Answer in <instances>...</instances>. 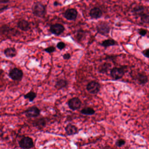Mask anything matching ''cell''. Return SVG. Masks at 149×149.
I'll return each instance as SVG.
<instances>
[{
	"instance_id": "cell-18",
	"label": "cell",
	"mask_w": 149,
	"mask_h": 149,
	"mask_svg": "<svg viewBox=\"0 0 149 149\" xmlns=\"http://www.w3.org/2000/svg\"><path fill=\"white\" fill-rule=\"evenodd\" d=\"M111 64L108 63H104L100 65L98 68L99 73L102 74H107L109 71L111 70Z\"/></svg>"
},
{
	"instance_id": "cell-9",
	"label": "cell",
	"mask_w": 149,
	"mask_h": 149,
	"mask_svg": "<svg viewBox=\"0 0 149 149\" xmlns=\"http://www.w3.org/2000/svg\"><path fill=\"white\" fill-rule=\"evenodd\" d=\"M65 27L62 24L56 23L50 26L49 31L55 36L61 35L65 31Z\"/></svg>"
},
{
	"instance_id": "cell-30",
	"label": "cell",
	"mask_w": 149,
	"mask_h": 149,
	"mask_svg": "<svg viewBox=\"0 0 149 149\" xmlns=\"http://www.w3.org/2000/svg\"><path fill=\"white\" fill-rule=\"evenodd\" d=\"M142 54L145 57L149 58V48L145 49L142 52Z\"/></svg>"
},
{
	"instance_id": "cell-19",
	"label": "cell",
	"mask_w": 149,
	"mask_h": 149,
	"mask_svg": "<svg viewBox=\"0 0 149 149\" xmlns=\"http://www.w3.org/2000/svg\"><path fill=\"white\" fill-rule=\"evenodd\" d=\"M68 84V82L67 80L63 79H59L58 81H56L55 84V88L59 90L66 88Z\"/></svg>"
},
{
	"instance_id": "cell-8",
	"label": "cell",
	"mask_w": 149,
	"mask_h": 149,
	"mask_svg": "<svg viewBox=\"0 0 149 149\" xmlns=\"http://www.w3.org/2000/svg\"><path fill=\"white\" fill-rule=\"evenodd\" d=\"M69 108L73 111L77 110L81 108L82 102L80 98L74 97L69 100L68 102Z\"/></svg>"
},
{
	"instance_id": "cell-33",
	"label": "cell",
	"mask_w": 149,
	"mask_h": 149,
	"mask_svg": "<svg viewBox=\"0 0 149 149\" xmlns=\"http://www.w3.org/2000/svg\"><path fill=\"white\" fill-rule=\"evenodd\" d=\"M9 0H0V3L1 4H6L10 2Z\"/></svg>"
},
{
	"instance_id": "cell-7",
	"label": "cell",
	"mask_w": 149,
	"mask_h": 149,
	"mask_svg": "<svg viewBox=\"0 0 149 149\" xmlns=\"http://www.w3.org/2000/svg\"><path fill=\"white\" fill-rule=\"evenodd\" d=\"M101 88V85L96 81H91L86 86L87 91L91 94L95 95L99 92Z\"/></svg>"
},
{
	"instance_id": "cell-27",
	"label": "cell",
	"mask_w": 149,
	"mask_h": 149,
	"mask_svg": "<svg viewBox=\"0 0 149 149\" xmlns=\"http://www.w3.org/2000/svg\"><path fill=\"white\" fill-rule=\"evenodd\" d=\"M66 45L63 42H59L56 45V47L60 50H63L66 47Z\"/></svg>"
},
{
	"instance_id": "cell-20",
	"label": "cell",
	"mask_w": 149,
	"mask_h": 149,
	"mask_svg": "<svg viewBox=\"0 0 149 149\" xmlns=\"http://www.w3.org/2000/svg\"><path fill=\"white\" fill-rule=\"evenodd\" d=\"M5 55L8 58H13L17 55V51L15 48L13 47L8 48L4 51Z\"/></svg>"
},
{
	"instance_id": "cell-10",
	"label": "cell",
	"mask_w": 149,
	"mask_h": 149,
	"mask_svg": "<svg viewBox=\"0 0 149 149\" xmlns=\"http://www.w3.org/2000/svg\"><path fill=\"white\" fill-rule=\"evenodd\" d=\"M78 15V12L75 8H69L67 9L64 13L63 16L68 20L75 21Z\"/></svg>"
},
{
	"instance_id": "cell-22",
	"label": "cell",
	"mask_w": 149,
	"mask_h": 149,
	"mask_svg": "<svg viewBox=\"0 0 149 149\" xmlns=\"http://www.w3.org/2000/svg\"><path fill=\"white\" fill-rule=\"evenodd\" d=\"M81 113L86 116H92L95 114V111L91 107H86L81 110Z\"/></svg>"
},
{
	"instance_id": "cell-15",
	"label": "cell",
	"mask_w": 149,
	"mask_h": 149,
	"mask_svg": "<svg viewBox=\"0 0 149 149\" xmlns=\"http://www.w3.org/2000/svg\"><path fill=\"white\" fill-rule=\"evenodd\" d=\"M135 80L140 85H145L148 82V77L147 76L143 73H138L135 77Z\"/></svg>"
},
{
	"instance_id": "cell-23",
	"label": "cell",
	"mask_w": 149,
	"mask_h": 149,
	"mask_svg": "<svg viewBox=\"0 0 149 149\" xmlns=\"http://www.w3.org/2000/svg\"><path fill=\"white\" fill-rule=\"evenodd\" d=\"M23 97L25 99L29 100V102H33L37 97V94L36 92L31 91L28 93L24 95Z\"/></svg>"
},
{
	"instance_id": "cell-31",
	"label": "cell",
	"mask_w": 149,
	"mask_h": 149,
	"mask_svg": "<svg viewBox=\"0 0 149 149\" xmlns=\"http://www.w3.org/2000/svg\"><path fill=\"white\" fill-rule=\"evenodd\" d=\"M63 57L64 60H68L71 58V55L69 53H66L63 56Z\"/></svg>"
},
{
	"instance_id": "cell-4",
	"label": "cell",
	"mask_w": 149,
	"mask_h": 149,
	"mask_svg": "<svg viewBox=\"0 0 149 149\" xmlns=\"http://www.w3.org/2000/svg\"><path fill=\"white\" fill-rule=\"evenodd\" d=\"M20 147L22 149H30L34 146L33 140L32 138L24 136L19 141Z\"/></svg>"
},
{
	"instance_id": "cell-25",
	"label": "cell",
	"mask_w": 149,
	"mask_h": 149,
	"mask_svg": "<svg viewBox=\"0 0 149 149\" xmlns=\"http://www.w3.org/2000/svg\"><path fill=\"white\" fill-rule=\"evenodd\" d=\"M77 38L79 40H81L82 38L84 37V36L85 35V33L84 31L82 30H80L77 31Z\"/></svg>"
},
{
	"instance_id": "cell-1",
	"label": "cell",
	"mask_w": 149,
	"mask_h": 149,
	"mask_svg": "<svg viewBox=\"0 0 149 149\" xmlns=\"http://www.w3.org/2000/svg\"><path fill=\"white\" fill-rule=\"evenodd\" d=\"M32 13L38 18H44L47 14L46 6L40 2H36L32 7Z\"/></svg>"
},
{
	"instance_id": "cell-5",
	"label": "cell",
	"mask_w": 149,
	"mask_h": 149,
	"mask_svg": "<svg viewBox=\"0 0 149 149\" xmlns=\"http://www.w3.org/2000/svg\"><path fill=\"white\" fill-rule=\"evenodd\" d=\"M8 76L13 81H21L23 78V71L18 68H14L9 71Z\"/></svg>"
},
{
	"instance_id": "cell-13",
	"label": "cell",
	"mask_w": 149,
	"mask_h": 149,
	"mask_svg": "<svg viewBox=\"0 0 149 149\" xmlns=\"http://www.w3.org/2000/svg\"><path fill=\"white\" fill-rule=\"evenodd\" d=\"M32 124L34 127H36L38 130H42L44 127H46L47 121L45 118H40L33 120Z\"/></svg>"
},
{
	"instance_id": "cell-6",
	"label": "cell",
	"mask_w": 149,
	"mask_h": 149,
	"mask_svg": "<svg viewBox=\"0 0 149 149\" xmlns=\"http://www.w3.org/2000/svg\"><path fill=\"white\" fill-rule=\"evenodd\" d=\"M40 113L41 111L40 109L35 105L29 107L24 111L25 116L29 118L37 117L40 116Z\"/></svg>"
},
{
	"instance_id": "cell-12",
	"label": "cell",
	"mask_w": 149,
	"mask_h": 149,
	"mask_svg": "<svg viewBox=\"0 0 149 149\" xmlns=\"http://www.w3.org/2000/svg\"><path fill=\"white\" fill-rule=\"evenodd\" d=\"M1 34L8 35L11 33V35L13 36H16L19 34V31H17L14 29L10 28V27L6 26V25H3L1 28Z\"/></svg>"
},
{
	"instance_id": "cell-34",
	"label": "cell",
	"mask_w": 149,
	"mask_h": 149,
	"mask_svg": "<svg viewBox=\"0 0 149 149\" xmlns=\"http://www.w3.org/2000/svg\"><path fill=\"white\" fill-rule=\"evenodd\" d=\"M54 6L55 7L58 6H61V3L58 2V1H55L54 2Z\"/></svg>"
},
{
	"instance_id": "cell-28",
	"label": "cell",
	"mask_w": 149,
	"mask_h": 149,
	"mask_svg": "<svg viewBox=\"0 0 149 149\" xmlns=\"http://www.w3.org/2000/svg\"><path fill=\"white\" fill-rule=\"evenodd\" d=\"M125 144V141L123 139H119L117 140L116 143V145L120 147L124 145Z\"/></svg>"
},
{
	"instance_id": "cell-24",
	"label": "cell",
	"mask_w": 149,
	"mask_h": 149,
	"mask_svg": "<svg viewBox=\"0 0 149 149\" xmlns=\"http://www.w3.org/2000/svg\"><path fill=\"white\" fill-rule=\"evenodd\" d=\"M140 21L143 24H149V14L146 13L140 16Z\"/></svg>"
},
{
	"instance_id": "cell-16",
	"label": "cell",
	"mask_w": 149,
	"mask_h": 149,
	"mask_svg": "<svg viewBox=\"0 0 149 149\" xmlns=\"http://www.w3.org/2000/svg\"><path fill=\"white\" fill-rule=\"evenodd\" d=\"M17 27L20 29H21L22 31H25V32L29 31L31 29L29 22L26 20L22 19L19 21L17 22Z\"/></svg>"
},
{
	"instance_id": "cell-3",
	"label": "cell",
	"mask_w": 149,
	"mask_h": 149,
	"mask_svg": "<svg viewBox=\"0 0 149 149\" xmlns=\"http://www.w3.org/2000/svg\"><path fill=\"white\" fill-rule=\"evenodd\" d=\"M96 30L97 33L104 36H107L111 30L110 26L106 22H99L96 26Z\"/></svg>"
},
{
	"instance_id": "cell-21",
	"label": "cell",
	"mask_w": 149,
	"mask_h": 149,
	"mask_svg": "<svg viewBox=\"0 0 149 149\" xmlns=\"http://www.w3.org/2000/svg\"><path fill=\"white\" fill-rule=\"evenodd\" d=\"M118 45V43L117 42L112 39L104 40L101 43V46L105 48L111 47V46H116Z\"/></svg>"
},
{
	"instance_id": "cell-35",
	"label": "cell",
	"mask_w": 149,
	"mask_h": 149,
	"mask_svg": "<svg viewBox=\"0 0 149 149\" xmlns=\"http://www.w3.org/2000/svg\"><path fill=\"white\" fill-rule=\"evenodd\" d=\"M108 149V148H103V149Z\"/></svg>"
},
{
	"instance_id": "cell-14",
	"label": "cell",
	"mask_w": 149,
	"mask_h": 149,
	"mask_svg": "<svg viewBox=\"0 0 149 149\" xmlns=\"http://www.w3.org/2000/svg\"><path fill=\"white\" fill-rule=\"evenodd\" d=\"M89 15L93 19H100L103 15V12L99 8L94 7L90 11Z\"/></svg>"
},
{
	"instance_id": "cell-17",
	"label": "cell",
	"mask_w": 149,
	"mask_h": 149,
	"mask_svg": "<svg viewBox=\"0 0 149 149\" xmlns=\"http://www.w3.org/2000/svg\"><path fill=\"white\" fill-rule=\"evenodd\" d=\"M132 13L135 16L140 17L146 12V8L142 5H138L132 8Z\"/></svg>"
},
{
	"instance_id": "cell-11",
	"label": "cell",
	"mask_w": 149,
	"mask_h": 149,
	"mask_svg": "<svg viewBox=\"0 0 149 149\" xmlns=\"http://www.w3.org/2000/svg\"><path fill=\"white\" fill-rule=\"evenodd\" d=\"M66 134L68 136H74L79 132V130L75 125L71 123L68 124L65 128Z\"/></svg>"
},
{
	"instance_id": "cell-2",
	"label": "cell",
	"mask_w": 149,
	"mask_h": 149,
	"mask_svg": "<svg viewBox=\"0 0 149 149\" xmlns=\"http://www.w3.org/2000/svg\"><path fill=\"white\" fill-rule=\"evenodd\" d=\"M127 70V67L123 66L120 68H112L110 74L112 79L114 80H118L123 78Z\"/></svg>"
},
{
	"instance_id": "cell-29",
	"label": "cell",
	"mask_w": 149,
	"mask_h": 149,
	"mask_svg": "<svg viewBox=\"0 0 149 149\" xmlns=\"http://www.w3.org/2000/svg\"><path fill=\"white\" fill-rule=\"evenodd\" d=\"M138 33L141 36H145L147 34V30L144 29H138Z\"/></svg>"
},
{
	"instance_id": "cell-26",
	"label": "cell",
	"mask_w": 149,
	"mask_h": 149,
	"mask_svg": "<svg viewBox=\"0 0 149 149\" xmlns=\"http://www.w3.org/2000/svg\"><path fill=\"white\" fill-rule=\"evenodd\" d=\"M44 51L49 54H52L56 51V48L54 46H50L44 49Z\"/></svg>"
},
{
	"instance_id": "cell-32",
	"label": "cell",
	"mask_w": 149,
	"mask_h": 149,
	"mask_svg": "<svg viewBox=\"0 0 149 149\" xmlns=\"http://www.w3.org/2000/svg\"><path fill=\"white\" fill-rule=\"evenodd\" d=\"M8 6H4L1 8H0V13H3L4 11L8 9Z\"/></svg>"
}]
</instances>
